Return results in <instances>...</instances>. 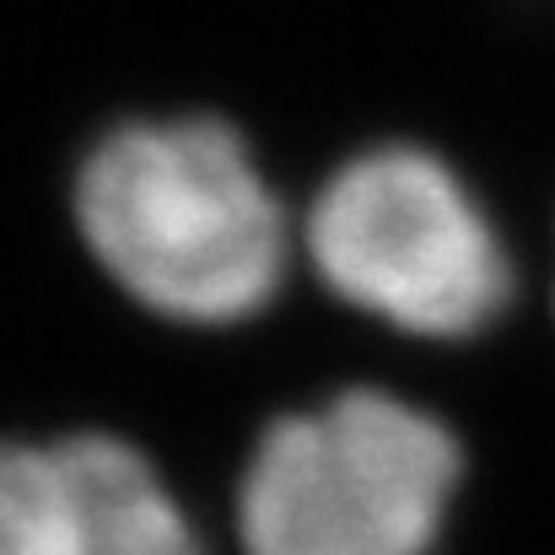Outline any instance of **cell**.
Masks as SVG:
<instances>
[{
	"label": "cell",
	"instance_id": "2",
	"mask_svg": "<svg viewBox=\"0 0 555 555\" xmlns=\"http://www.w3.org/2000/svg\"><path fill=\"white\" fill-rule=\"evenodd\" d=\"M459 442L426 410L351 388L264 426L237 529L248 555H426L459 486Z\"/></svg>",
	"mask_w": 555,
	"mask_h": 555
},
{
	"label": "cell",
	"instance_id": "3",
	"mask_svg": "<svg viewBox=\"0 0 555 555\" xmlns=\"http://www.w3.org/2000/svg\"><path fill=\"white\" fill-rule=\"evenodd\" d=\"M308 254L335 297L426 340L480 335L513 302V264L486 210L421 146L346 163L308 210Z\"/></svg>",
	"mask_w": 555,
	"mask_h": 555
},
{
	"label": "cell",
	"instance_id": "1",
	"mask_svg": "<svg viewBox=\"0 0 555 555\" xmlns=\"http://www.w3.org/2000/svg\"><path fill=\"white\" fill-rule=\"evenodd\" d=\"M76 221L98 264L152 313L237 324L286 264V216L243 135L221 119H135L76 173Z\"/></svg>",
	"mask_w": 555,
	"mask_h": 555
},
{
	"label": "cell",
	"instance_id": "4",
	"mask_svg": "<svg viewBox=\"0 0 555 555\" xmlns=\"http://www.w3.org/2000/svg\"><path fill=\"white\" fill-rule=\"evenodd\" d=\"M0 555H199L157 469L119 437L0 442Z\"/></svg>",
	"mask_w": 555,
	"mask_h": 555
}]
</instances>
